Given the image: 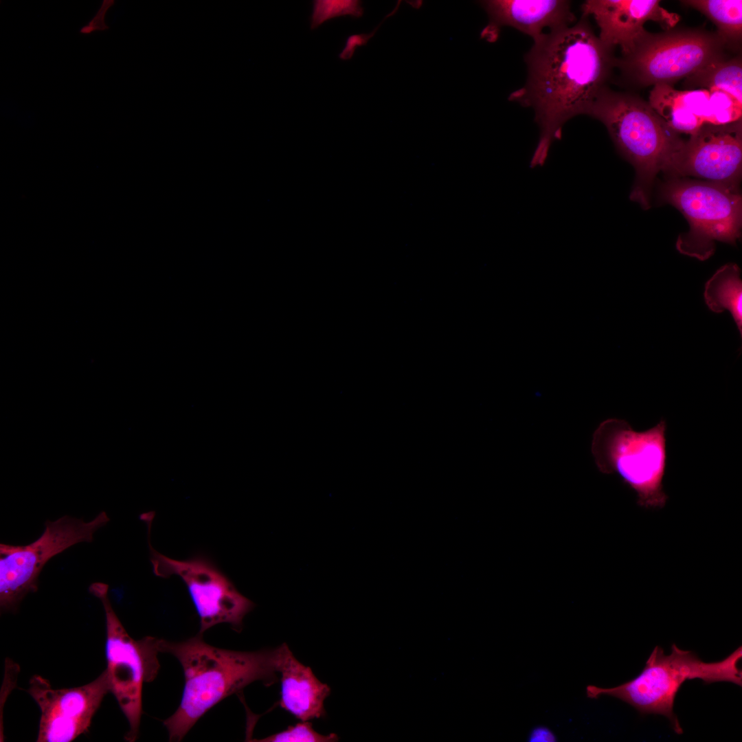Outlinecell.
Wrapping results in <instances>:
<instances>
[{
	"instance_id": "obj_1",
	"label": "cell",
	"mask_w": 742,
	"mask_h": 742,
	"mask_svg": "<svg viewBox=\"0 0 742 742\" xmlns=\"http://www.w3.org/2000/svg\"><path fill=\"white\" fill-rule=\"evenodd\" d=\"M611 50L592 32L585 17L548 31L526 54L527 78L508 100L535 113L539 137L530 166H542L554 142L562 137L570 119L587 115L605 89L615 64Z\"/></svg>"
},
{
	"instance_id": "obj_2",
	"label": "cell",
	"mask_w": 742,
	"mask_h": 742,
	"mask_svg": "<svg viewBox=\"0 0 742 742\" xmlns=\"http://www.w3.org/2000/svg\"><path fill=\"white\" fill-rule=\"evenodd\" d=\"M161 653L175 656L184 675L179 706L163 722L170 741H181L197 721L225 697L256 681L277 680L278 647L254 652L220 649L202 634L179 642L160 639Z\"/></svg>"
},
{
	"instance_id": "obj_3",
	"label": "cell",
	"mask_w": 742,
	"mask_h": 742,
	"mask_svg": "<svg viewBox=\"0 0 742 742\" xmlns=\"http://www.w3.org/2000/svg\"><path fill=\"white\" fill-rule=\"evenodd\" d=\"M587 115L605 126L616 148L634 166L636 177L630 199L648 209L656 175L660 171L668 173L686 142L649 103L607 87Z\"/></svg>"
},
{
	"instance_id": "obj_4",
	"label": "cell",
	"mask_w": 742,
	"mask_h": 742,
	"mask_svg": "<svg viewBox=\"0 0 742 742\" xmlns=\"http://www.w3.org/2000/svg\"><path fill=\"white\" fill-rule=\"evenodd\" d=\"M671 649V653L666 655L662 648L655 646L637 677L613 688L588 685L587 697L598 699L609 695L629 704L641 714L663 715L674 732L682 734L683 730L673 708L675 697L686 680L700 679L706 684L728 682L742 686V671L738 666L742 647L713 662H704L693 651L682 650L674 643Z\"/></svg>"
},
{
	"instance_id": "obj_5",
	"label": "cell",
	"mask_w": 742,
	"mask_h": 742,
	"mask_svg": "<svg viewBox=\"0 0 742 742\" xmlns=\"http://www.w3.org/2000/svg\"><path fill=\"white\" fill-rule=\"evenodd\" d=\"M666 427L664 418L640 431L625 420L608 418L593 434L591 451L599 471L618 475L636 493L637 504L644 508H662L668 499L663 484Z\"/></svg>"
},
{
	"instance_id": "obj_6",
	"label": "cell",
	"mask_w": 742,
	"mask_h": 742,
	"mask_svg": "<svg viewBox=\"0 0 742 742\" xmlns=\"http://www.w3.org/2000/svg\"><path fill=\"white\" fill-rule=\"evenodd\" d=\"M660 196L678 209L689 223L677 249L705 260L715 251V241L736 245L741 237L742 198L739 190L701 180L674 177L663 184Z\"/></svg>"
},
{
	"instance_id": "obj_7",
	"label": "cell",
	"mask_w": 742,
	"mask_h": 742,
	"mask_svg": "<svg viewBox=\"0 0 742 742\" xmlns=\"http://www.w3.org/2000/svg\"><path fill=\"white\" fill-rule=\"evenodd\" d=\"M109 585L101 582L91 584L89 592L98 598L104 608L106 620L105 669L109 690L127 719L126 741H135L139 734L142 713V687L157 677L160 664L158 654L160 639L146 636L134 640L126 631L108 596Z\"/></svg>"
},
{
	"instance_id": "obj_8",
	"label": "cell",
	"mask_w": 742,
	"mask_h": 742,
	"mask_svg": "<svg viewBox=\"0 0 742 742\" xmlns=\"http://www.w3.org/2000/svg\"><path fill=\"white\" fill-rule=\"evenodd\" d=\"M110 519L102 511L92 520L63 516L47 521L42 535L25 546L0 544V607L15 611L29 593L38 589V576L47 562L81 542H91L94 533Z\"/></svg>"
},
{
	"instance_id": "obj_9",
	"label": "cell",
	"mask_w": 742,
	"mask_h": 742,
	"mask_svg": "<svg viewBox=\"0 0 742 742\" xmlns=\"http://www.w3.org/2000/svg\"><path fill=\"white\" fill-rule=\"evenodd\" d=\"M154 513H146L142 519L148 525L150 562L155 576H178L186 584L200 619L199 633L212 627L227 623L240 630L244 617L254 603L240 594L233 583L207 558L196 556L187 560L169 558L155 550L150 543Z\"/></svg>"
},
{
	"instance_id": "obj_10",
	"label": "cell",
	"mask_w": 742,
	"mask_h": 742,
	"mask_svg": "<svg viewBox=\"0 0 742 742\" xmlns=\"http://www.w3.org/2000/svg\"><path fill=\"white\" fill-rule=\"evenodd\" d=\"M723 41L695 31L649 34L633 53L615 64L642 85H671L722 60Z\"/></svg>"
},
{
	"instance_id": "obj_11",
	"label": "cell",
	"mask_w": 742,
	"mask_h": 742,
	"mask_svg": "<svg viewBox=\"0 0 742 742\" xmlns=\"http://www.w3.org/2000/svg\"><path fill=\"white\" fill-rule=\"evenodd\" d=\"M26 691L41 710L38 742H70L87 732L110 692L105 670L87 684L67 688H54L48 679L34 675Z\"/></svg>"
},
{
	"instance_id": "obj_12",
	"label": "cell",
	"mask_w": 742,
	"mask_h": 742,
	"mask_svg": "<svg viewBox=\"0 0 742 742\" xmlns=\"http://www.w3.org/2000/svg\"><path fill=\"white\" fill-rule=\"evenodd\" d=\"M742 170V131L739 121L704 124L688 142L668 172L739 190Z\"/></svg>"
},
{
	"instance_id": "obj_13",
	"label": "cell",
	"mask_w": 742,
	"mask_h": 742,
	"mask_svg": "<svg viewBox=\"0 0 742 742\" xmlns=\"http://www.w3.org/2000/svg\"><path fill=\"white\" fill-rule=\"evenodd\" d=\"M582 16L592 15L600 29L599 39L612 50L620 47L624 57L631 55L649 34L648 21L673 27L679 16L660 5L657 0H587L581 5Z\"/></svg>"
},
{
	"instance_id": "obj_14",
	"label": "cell",
	"mask_w": 742,
	"mask_h": 742,
	"mask_svg": "<svg viewBox=\"0 0 742 742\" xmlns=\"http://www.w3.org/2000/svg\"><path fill=\"white\" fill-rule=\"evenodd\" d=\"M489 23L481 38L494 42L501 27L510 26L530 36L533 41L545 33L574 24L576 17L566 0H490L481 1Z\"/></svg>"
},
{
	"instance_id": "obj_15",
	"label": "cell",
	"mask_w": 742,
	"mask_h": 742,
	"mask_svg": "<svg viewBox=\"0 0 742 742\" xmlns=\"http://www.w3.org/2000/svg\"><path fill=\"white\" fill-rule=\"evenodd\" d=\"M278 669L281 675L280 707L302 721L324 717V703L330 688L322 683L309 666L300 662L285 643L278 647Z\"/></svg>"
},
{
	"instance_id": "obj_16",
	"label": "cell",
	"mask_w": 742,
	"mask_h": 742,
	"mask_svg": "<svg viewBox=\"0 0 742 742\" xmlns=\"http://www.w3.org/2000/svg\"><path fill=\"white\" fill-rule=\"evenodd\" d=\"M676 133L695 134L704 124H719L713 91H681L671 85H655L649 103Z\"/></svg>"
},
{
	"instance_id": "obj_17",
	"label": "cell",
	"mask_w": 742,
	"mask_h": 742,
	"mask_svg": "<svg viewBox=\"0 0 742 742\" xmlns=\"http://www.w3.org/2000/svg\"><path fill=\"white\" fill-rule=\"evenodd\" d=\"M734 263L720 267L706 282L704 297L708 308L716 313L728 310L742 336V281Z\"/></svg>"
},
{
	"instance_id": "obj_18",
	"label": "cell",
	"mask_w": 742,
	"mask_h": 742,
	"mask_svg": "<svg viewBox=\"0 0 742 742\" xmlns=\"http://www.w3.org/2000/svg\"><path fill=\"white\" fill-rule=\"evenodd\" d=\"M684 3L707 16L717 25L723 41H735L741 38L742 1L690 0Z\"/></svg>"
},
{
	"instance_id": "obj_19",
	"label": "cell",
	"mask_w": 742,
	"mask_h": 742,
	"mask_svg": "<svg viewBox=\"0 0 742 742\" xmlns=\"http://www.w3.org/2000/svg\"><path fill=\"white\" fill-rule=\"evenodd\" d=\"M690 79L710 90L723 91L741 102L742 69L739 59L721 60Z\"/></svg>"
},
{
	"instance_id": "obj_20",
	"label": "cell",
	"mask_w": 742,
	"mask_h": 742,
	"mask_svg": "<svg viewBox=\"0 0 742 742\" xmlns=\"http://www.w3.org/2000/svg\"><path fill=\"white\" fill-rule=\"evenodd\" d=\"M361 2L358 0H315L310 18L311 30L318 27L333 18L350 15L359 18L363 14Z\"/></svg>"
},
{
	"instance_id": "obj_21",
	"label": "cell",
	"mask_w": 742,
	"mask_h": 742,
	"mask_svg": "<svg viewBox=\"0 0 742 742\" xmlns=\"http://www.w3.org/2000/svg\"><path fill=\"white\" fill-rule=\"evenodd\" d=\"M338 740L335 734L323 735L317 732L313 725L308 721L289 726L286 730L271 734L260 739L251 741L258 742H330Z\"/></svg>"
},
{
	"instance_id": "obj_22",
	"label": "cell",
	"mask_w": 742,
	"mask_h": 742,
	"mask_svg": "<svg viewBox=\"0 0 742 742\" xmlns=\"http://www.w3.org/2000/svg\"><path fill=\"white\" fill-rule=\"evenodd\" d=\"M113 0H103L101 6L94 16L80 30V33L89 34L96 31H104L109 29L104 18L108 10L114 5Z\"/></svg>"
},
{
	"instance_id": "obj_23",
	"label": "cell",
	"mask_w": 742,
	"mask_h": 742,
	"mask_svg": "<svg viewBox=\"0 0 742 742\" xmlns=\"http://www.w3.org/2000/svg\"><path fill=\"white\" fill-rule=\"evenodd\" d=\"M530 741H556L554 734L548 728L539 726L534 728L529 737Z\"/></svg>"
}]
</instances>
